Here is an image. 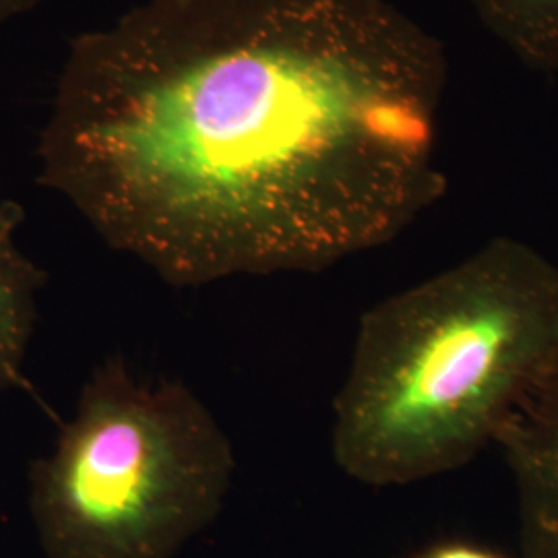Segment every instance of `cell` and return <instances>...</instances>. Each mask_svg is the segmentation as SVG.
I'll use <instances>...</instances> for the list:
<instances>
[{"label": "cell", "mask_w": 558, "mask_h": 558, "mask_svg": "<svg viewBox=\"0 0 558 558\" xmlns=\"http://www.w3.org/2000/svg\"><path fill=\"white\" fill-rule=\"evenodd\" d=\"M447 77L389 0H147L69 48L38 182L170 286L323 271L442 199Z\"/></svg>", "instance_id": "cell-1"}, {"label": "cell", "mask_w": 558, "mask_h": 558, "mask_svg": "<svg viewBox=\"0 0 558 558\" xmlns=\"http://www.w3.org/2000/svg\"><path fill=\"white\" fill-rule=\"evenodd\" d=\"M558 350V263L500 236L360 317L331 453L368 486L463 468L497 445Z\"/></svg>", "instance_id": "cell-2"}, {"label": "cell", "mask_w": 558, "mask_h": 558, "mask_svg": "<svg viewBox=\"0 0 558 558\" xmlns=\"http://www.w3.org/2000/svg\"><path fill=\"white\" fill-rule=\"evenodd\" d=\"M236 459L220 422L179 380L141 383L106 360L54 451L29 470L48 558H172L220 515Z\"/></svg>", "instance_id": "cell-3"}, {"label": "cell", "mask_w": 558, "mask_h": 558, "mask_svg": "<svg viewBox=\"0 0 558 558\" xmlns=\"http://www.w3.org/2000/svg\"><path fill=\"white\" fill-rule=\"evenodd\" d=\"M497 447L515 482L523 558H558V350Z\"/></svg>", "instance_id": "cell-4"}, {"label": "cell", "mask_w": 558, "mask_h": 558, "mask_svg": "<svg viewBox=\"0 0 558 558\" xmlns=\"http://www.w3.org/2000/svg\"><path fill=\"white\" fill-rule=\"evenodd\" d=\"M25 209L17 201L0 203V391L29 389L23 375L27 348L38 320V294L46 271L17 244Z\"/></svg>", "instance_id": "cell-5"}, {"label": "cell", "mask_w": 558, "mask_h": 558, "mask_svg": "<svg viewBox=\"0 0 558 558\" xmlns=\"http://www.w3.org/2000/svg\"><path fill=\"white\" fill-rule=\"evenodd\" d=\"M482 25L525 64L558 71V0H468Z\"/></svg>", "instance_id": "cell-6"}, {"label": "cell", "mask_w": 558, "mask_h": 558, "mask_svg": "<svg viewBox=\"0 0 558 558\" xmlns=\"http://www.w3.org/2000/svg\"><path fill=\"white\" fill-rule=\"evenodd\" d=\"M412 558H509L500 555L493 548L472 544V542H463V539H445L437 542L433 546H426L424 550H420L418 555Z\"/></svg>", "instance_id": "cell-7"}, {"label": "cell", "mask_w": 558, "mask_h": 558, "mask_svg": "<svg viewBox=\"0 0 558 558\" xmlns=\"http://www.w3.org/2000/svg\"><path fill=\"white\" fill-rule=\"evenodd\" d=\"M46 0H0V27L20 15H25L40 7Z\"/></svg>", "instance_id": "cell-8"}]
</instances>
